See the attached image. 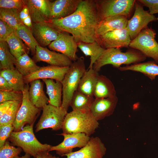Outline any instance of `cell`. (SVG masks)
<instances>
[{"instance_id":"obj_1","label":"cell","mask_w":158,"mask_h":158,"mask_svg":"<svg viewBox=\"0 0 158 158\" xmlns=\"http://www.w3.org/2000/svg\"><path fill=\"white\" fill-rule=\"evenodd\" d=\"M100 21L95 0H82L73 14L47 22L60 30L71 34L78 43L95 41L96 29Z\"/></svg>"},{"instance_id":"obj_2","label":"cell","mask_w":158,"mask_h":158,"mask_svg":"<svg viewBox=\"0 0 158 158\" xmlns=\"http://www.w3.org/2000/svg\"><path fill=\"white\" fill-rule=\"evenodd\" d=\"M146 58L140 51L133 49L123 52L119 48H109L104 49L94 64L93 68L99 72L104 66L110 64L118 69L121 65L141 63Z\"/></svg>"},{"instance_id":"obj_3","label":"cell","mask_w":158,"mask_h":158,"mask_svg":"<svg viewBox=\"0 0 158 158\" xmlns=\"http://www.w3.org/2000/svg\"><path fill=\"white\" fill-rule=\"evenodd\" d=\"M33 125H26L20 131H12L8 139L14 145L21 148L25 153L35 158L39 154L49 151L52 146L43 144L36 138Z\"/></svg>"},{"instance_id":"obj_4","label":"cell","mask_w":158,"mask_h":158,"mask_svg":"<svg viewBox=\"0 0 158 158\" xmlns=\"http://www.w3.org/2000/svg\"><path fill=\"white\" fill-rule=\"evenodd\" d=\"M99 123L90 111H72L67 113L62 129L66 134L83 133L90 136L99 127Z\"/></svg>"},{"instance_id":"obj_5","label":"cell","mask_w":158,"mask_h":158,"mask_svg":"<svg viewBox=\"0 0 158 158\" xmlns=\"http://www.w3.org/2000/svg\"><path fill=\"white\" fill-rule=\"evenodd\" d=\"M86 70L84 58L80 56L70 66L61 82L62 86L61 107L67 111L73 95L77 90L80 78Z\"/></svg>"},{"instance_id":"obj_6","label":"cell","mask_w":158,"mask_h":158,"mask_svg":"<svg viewBox=\"0 0 158 158\" xmlns=\"http://www.w3.org/2000/svg\"><path fill=\"white\" fill-rule=\"evenodd\" d=\"M29 84H25L22 91L23 98L13 123L14 127L13 131H20L27 124L34 125L40 113L41 109L36 107L30 101L29 94Z\"/></svg>"},{"instance_id":"obj_7","label":"cell","mask_w":158,"mask_h":158,"mask_svg":"<svg viewBox=\"0 0 158 158\" xmlns=\"http://www.w3.org/2000/svg\"><path fill=\"white\" fill-rule=\"evenodd\" d=\"M100 20L109 17L122 16L129 17L135 0H95Z\"/></svg>"},{"instance_id":"obj_8","label":"cell","mask_w":158,"mask_h":158,"mask_svg":"<svg viewBox=\"0 0 158 158\" xmlns=\"http://www.w3.org/2000/svg\"><path fill=\"white\" fill-rule=\"evenodd\" d=\"M155 31L148 27L143 29L133 40L129 47L139 51L146 57L152 59L158 64V43Z\"/></svg>"},{"instance_id":"obj_9","label":"cell","mask_w":158,"mask_h":158,"mask_svg":"<svg viewBox=\"0 0 158 158\" xmlns=\"http://www.w3.org/2000/svg\"><path fill=\"white\" fill-rule=\"evenodd\" d=\"M42 109V115L36 126V132L49 128L55 131L62 129L67 110L61 106L57 107L49 104Z\"/></svg>"},{"instance_id":"obj_10","label":"cell","mask_w":158,"mask_h":158,"mask_svg":"<svg viewBox=\"0 0 158 158\" xmlns=\"http://www.w3.org/2000/svg\"><path fill=\"white\" fill-rule=\"evenodd\" d=\"M134 14L128 20L126 28L131 39L133 40L143 29L147 27L150 22L156 20L157 18L149 11L145 10L143 6L137 0L135 4Z\"/></svg>"},{"instance_id":"obj_11","label":"cell","mask_w":158,"mask_h":158,"mask_svg":"<svg viewBox=\"0 0 158 158\" xmlns=\"http://www.w3.org/2000/svg\"><path fill=\"white\" fill-rule=\"evenodd\" d=\"M95 41L104 49L128 47L131 40L126 28L109 31L97 37Z\"/></svg>"},{"instance_id":"obj_12","label":"cell","mask_w":158,"mask_h":158,"mask_svg":"<svg viewBox=\"0 0 158 158\" xmlns=\"http://www.w3.org/2000/svg\"><path fill=\"white\" fill-rule=\"evenodd\" d=\"M49 48L54 51L62 54L72 61L78 58L76 54L78 52V43L74 37L67 32L62 31L57 38L48 46Z\"/></svg>"},{"instance_id":"obj_13","label":"cell","mask_w":158,"mask_h":158,"mask_svg":"<svg viewBox=\"0 0 158 158\" xmlns=\"http://www.w3.org/2000/svg\"><path fill=\"white\" fill-rule=\"evenodd\" d=\"M59 135L63 136V140L57 145L52 146L49 151H55L57 154L61 156L72 152L74 148L84 147L90 138L83 133L66 134L62 133Z\"/></svg>"},{"instance_id":"obj_14","label":"cell","mask_w":158,"mask_h":158,"mask_svg":"<svg viewBox=\"0 0 158 158\" xmlns=\"http://www.w3.org/2000/svg\"><path fill=\"white\" fill-rule=\"evenodd\" d=\"M31 31L40 46H49L58 37L62 31L47 21L32 23Z\"/></svg>"},{"instance_id":"obj_15","label":"cell","mask_w":158,"mask_h":158,"mask_svg":"<svg viewBox=\"0 0 158 158\" xmlns=\"http://www.w3.org/2000/svg\"><path fill=\"white\" fill-rule=\"evenodd\" d=\"M106 148L98 137H92L87 143L77 151L65 154L66 158H103Z\"/></svg>"},{"instance_id":"obj_16","label":"cell","mask_w":158,"mask_h":158,"mask_svg":"<svg viewBox=\"0 0 158 158\" xmlns=\"http://www.w3.org/2000/svg\"><path fill=\"white\" fill-rule=\"evenodd\" d=\"M33 60L35 62L43 61L50 65L60 67L70 66L72 61L65 55L51 51L40 45L37 46Z\"/></svg>"},{"instance_id":"obj_17","label":"cell","mask_w":158,"mask_h":158,"mask_svg":"<svg viewBox=\"0 0 158 158\" xmlns=\"http://www.w3.org/2000/svg\"><path fill=\"white\" fill-rule=\"evenodd\" d=\"M69 68L50 65L41 67L35 72L24 77L25 83L29 84L33 80L40 79H51L61 82Z\"/></svg>"},{"instance_id":"obj_18","label":"cell","mask_w":158,"mask_h":158,"mask_svg":"<svg viewBox=\"0 0 158 158\" xmlns=\"http://www.w3.org/2000/svg\"><path fill=\"white\" fill-rule=\"evenodd\" d=\"M118 101L116 95L106 98H95L90 111L97 121L103 119L113 114Z\"/></svg>"},{"instance_id":"obj_19","label":"cell","mask_w":158,"mask_h":158,"mask_svg":"<svg viewBox=\"0 0 158 158\" xmlns=\"http://www.w3.org/2000/svg\"><path fill=\"white\" fill-rule=\"evenodd\" d=\"M25 1L32 23L49 20L52 2L48 0H27Z\"/></svg>"},{"instance_id":"obj_20","label":"cell","mask_w":158,"mask_h":158,"mask_svg":"<svg viewBox=\"0 0 158 158\" xmlns=\"http://www.w3.org/2000/svg\"><path fill=\"white\" fill-rule=\"evenodd\" d=\"M82 0H56L51 2L50 20L59 19L74 13Z\"/></svg>"},{"instance_id":"obj_21","label":"cell","mask_w":158,"mask_h":158,"mask_svg":"<svg viewBox=\"0 0 158 158\" xmlns=\"http://www.w3.org/2000/svg\"><path fill=\"white\" fill-rule=\"evenodd\" d=\"M128 20L122 16H117L104 18L100 21L96 29V38L109 31L126 28Z\"/></svg>"},{"instance_id":"obj_22","label":"cell","mask_w":158,"mask_h":158,"mask_svg":"<svg viewBox=\"0 0 158 158\" xmlns=\"http://www.w3.org/2000/svg\"><path fill=\"white\" fill-rule=\"evenodd\" d=\"M99 75L98 72L93 68L86 70L80 78L77 91L86 95L93 97Z\"/></svg>"},{"instance_id":"obj_23","label":"cell","mask_w":158,"mask_h":158,"mask_svg":"<svg viewBox=\"0 0 158 158\" xmlns=\"http://www.w3.org/2000/svg\"><path fill=\"white\" fill-rule=\"evenodd\" d=\"M30 83L29 94L30 101L37 107L42 109L49 104V101L44 90L43 83L40 79L33 80Z\"/></svg>"},{"instance_id":"obj_24","label":"cell","mask_w":158,"mask_h":158,"mask_svg":"<svg viewBox=\"0 0 158 158\" xmlns=\"http://www.w3.org/2000/svg\"><path fill=\"white\" fill-rule=\"evenodd\" d=\"M118 69L121 71H130L141 73L151 80L158 75V65L153 61L126 65Z\"/></svg>"},{"instance_id":"obj_25","label":"cell","mask_w":158,"mask_h":158,"mask_svg":"<svg viewBox=\"0 0 158 158\" xmlns=\"http://www.w3.org/2000/svg\"><path fill=\"white\" fill-rule=\"evenodd\" d=\"M116 92L111 81L103 75H99L94 91L95 99L106 98L115 96Z\"/></svg>"},{"instance_id":"obj_26","label":"cell","mask_w":158,"mask_h":158,"mask_svg":"<svg viewBox=\"0 0 158 158\" xmlns=\"http://www.w3.org/2000/svg\"><path fill=\"white\" fill-rule=\"evenodd\" d=\"M47 89L46 93L49 99V104L59 107L62 104L61 96L62 95V86L61 82L54 81L51 79H43Z\"/></svg>"},{"instance_id":"obj_27","label":"cell","mask_w":158,"mask_h":158,"mask_svg":"<svg viewBox=\"0 0 158 158\" xmlns=\"http://www.w3.org/2000/svg\"><path fill=\"white\" fill-rule=\"evenodd\" d=\"M78 46L85 56L90 57V63L88 69L93 68L94 64L105 49L96 41L91 43L80 42L78 43Z\"/></svg>"},{"instance_id":"obj_28","label":"cell","mask_w":158,"mask_h":158,"mask_svg":"<svg viewBox=\"0 0 158 158\" xmlns=\"http://www.w3.org/2000/svg\"><path fill=\"white\" fill-rule=\"evenodd\" d=\"M0 75L4 77L10 84L14 91L22 92L25 84L24 76L15 68L0 70Z\"/></svg>"},{"instance_id":"obj_29","label":"cell","mask_w":158,"mask_h":158,"mask_svg":"<svg viewBox=\"0 0 158 158\" xmlns=\"http://www.w3.org/2000/svg\"><path fill=\"white\" fill-rule=\"evenodd\" d=\"M35 61L26 53L16 59L14 63L15 68L24 76L35 72L40 68Z\"/></svg>"},{"instance_id":"obj_30","label":"cell","mask_w":158,"mask_h":158,"mask_svg":"<svg viewBox=\"0 0 158 158\" xmlns=\"http://www.w3.org/2000/svg\"><path fill=\"white\" fill-rule=\"evenodd\" d=\"M95 98L85 95L77 91L73 94L70 106L72 111L88 112Z\"/></svg>"},{"instance_id":"obj_31","label":"cell","mask_w":158,"mask_h":158,"mask_svg":"<svg viewBox=\"0 0 158 158\" xmlns=\"http://www.w3.org/2000/svg\"><path fill=\"white\" fill-rule=\"evenodd\" d=\"M15 31L18 36L24 41L34 55L36 47L39 45L34 38L31 30L22 23L16 29Z\"/></svg>"},{"instance_id":"obj_32","label":"cell","mask_w":158,"mask_h":158,"mask_svg":"<svg viewBox=\"0 0 158 158\" xmlns=\"http://www.w3.org/2000/svg\"><path fill=\"white\" fill-rule=\"evenodd\" d=\"M16 60V59L10 52L6 42H0V70L15 68Z\"/></svg>"},{"instance_id":"obj_33","label":"cell","mask_w":158,"mask_h":158,"mask_svg":"<svg viewBox=\"0 0 158 158\" xmlns=\"http://www.w3.org/2000/svg\"><path fill=\"white\" fill-rule=\"evenodd\" d=\"M5 41L10 52L16 59L27 53L22 40L18 36L16 31L10 35Z\"/></svg>"},{"instance_id":"obj_34","label":"cell","mask_w":158,"mask_h":158,"mask_svg":"<svg viewBox=\"0 0 158 158\" xmlns=\"http://www.w3.org/2000/svg\"><path fill=\"white\" fill-rule=\"evenodd\" d=\"M21 11L17 9L0 8V19L16 30L23 23L19 17Z\"/></svg>"},{"instance_id":"obj_35","label":"cell","mask_w":158,"mask_h":158,"mask_svg":"<svg viewBox=\"0 0 158 158\" xmlns=\"http://www.w3.org/2000/svg\"><path fill=\"white\" fill-rule=\"evenodd\" d=\"M22 101H14L8 110L0 118V126L13 123Z\"/></svg>"},{"instance_id":"obj_36","label":"cell","mask_w":158,"mask_h":158,"mask_svg":"<svg viewBox=\"0 0 158 158\" xmlns=\"http://www.w3.org/2000/svg\"><path fill=\"white\" fill-rule=\"evenodd\" d=\"M22 149L11 145L7 140L4 145L0 147V158H14L21 153Z\"/></svg>"},{"instance_id":"obj_37","label":"cell","mask_w":158,"mask_h":158,"mask_svg":"<svg viewBox=\"0 0 158 158\" xmlns=\"http://www.w3.org/2000/svg\"><path fill=\"white\" fill-rule=\"evenodd\" d=\"M23 98L22 92L0 90V103L7 101H22Z\"/></svg>"},{"instance_id":"obj_38","label":"cell","mask_w":158,"mask_h":158,"mask_svg":"<svg viewBox=\"0 0 158 158\" xmlns=\"http://www.w3.org/2000/svg\"><path fill=\"white\" fill-rule=\"evenodd\" d=\"M25 5V0H0V8L17 9L21 11Z\"/></svg>"},{"instance_id":"obj_39","label":"cell","mask_w":158,"mask_h":158,"mask_svg":"<svg viewBox=\"0 0 158 158\" xmlns=\"http://www.w3.org/2000/svg\"><path fill=\"white\" fill-rule=\"evenodd\" d=\"M14 129L13 123L0 126V147L4 145Z\"/></svg>"},{"instance_id":"obj_40","label":"cell","mask_w":158,"mask_h":158,"mask_svg":"<svg viewBox=\"0 0 158 158\" xmlns=\"http://www.w3.org/2000/svg\"><path fill=\"white\" fill-rule=\"evenodd\" d=\"M15 31V29L0 19V42L5 41L7 38Z\"/></svg>"},{"instance_id":"obj_41","label":"cell","mask_w":158,"mask_h":158,"mask_svg":"<svg viewBox=\"0 0 158 158\" xmlns=\"http://www.w3.org/2000/svg\"><path fill=\"white\" fill-rule=\"evenodd\" d=\"M137 1L149 8L151 14L158 13V0H138Z\"/></svg>"},{"instance_id":"obj_42","label":"cell","mask_w":158,"mask_h":158,"mask_svg":"<svg viewBox=\"0 0 158 158\" xmlns=\"http://www.w3.org/2000/svg\"><path fill=\"white\" fill-rule=\"evenodd\" d=\"M13 90L9 83L2 76L0 75V90Z\"/></svg>"},{"instance_id":"obj_43","label":"cell","mask_w":158,"mask_h":158,"mask_svg":"<svg viewBox=\"0 0 158 158\" xmlns=\"http://www.w3.org/2000/svg\"><path fill=\"white\" fill-rule=\"evenodd\" d=\"M14 102L7 101L0 103V118L8 110Z\"/></svg>"},{"instance_id":"obj_44","label":"cell","mask_w":158,"mask_h":158,"mask_svg":"<svg viewBox=\"0 0 158 158\" xmlns=\"http://www.w3.org/2000/svg\"><path fill=\"white\" fill-rule=\"evenodd\" d=\"M30 15L28 8L27 6L25 5L20 11L19 14L20 18L22 23L23 21Z\"/></svg>"},{"instance_id":"obj_45","label":"cell","mask_w":158,"mask_h":158,"mask_svg":"<svg viewBox=\"0 0 158 158\" xmlns=\"http://www.w3.org/2000/svg\"><path fill=\"white\" fill-rule=\"evenodd\" d=\"M36 158H59L49 153V151L43 152L38 155Z\"/></svg>"},{"instance_id":"obj_46","label":"cell","mask_w":158,"mask_h":158,"mask_svg":"<svg viewBox=\"0 0 158 158\" xmlns=\"http://www.w3.org/2000/svg\"><path fill=\"white\" fill-rule=\"evenodd\" d=\"M23 23L31 30V29L32 23L30 15L23 21Z\"/></svg>"},{"instance_id":"obj_47","label":"cell","mask_w":158,"mask_h":158,"mask_svg":"<svg viewBox=\"0 0 158 158\" xmlns=\"http://www.w3.org/2000/svg\"><path fill=\"white\" fill-rule=\"evenodd\" d=\"M30 155L27 154H25L22 156L20 157L17 156L14 158H30Z\"/></svg>"},{"instance_id":"obj_48","label":"cell","mask_w":158,"mask_h":158,"mask_svg":"<svg viewBox=\"0 0 158 158\" xmlns=\"http://www.w3.org/2000/svg\"><path fill=\"white\" fill-rule=\"evenodd\" d=\"M157 20H158V17L157 18Z\"/></svg>"}]
</instances>
